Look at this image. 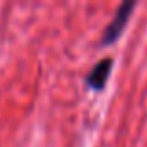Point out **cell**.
<instances>
[{
    "instance_id": "7a4b0ae2",
    "label": "cell",
    "mask_w": 147,
    "mask_h": 147,
    "mask_svg": "<svg viewBox=\"0 0 147 147\" xmlns=\"http://www.w3.org/2000/svg\"><path fill=\"white\" fill-rule=\"evenodd\" d=\"M112 65H114L112 58H102L100 61H97V63L93 65V69L90 71V75L86 76L88 88H91V90H102L106 80H108V76H110Z\"/></svg>"
},
{
    "instance_id": "6da1fadb",
    "label": "cell",
    "mask_w": 147,
    "mask_h": 147,
    "mask_svg": "<svg viewBox=\"0 0 147 147\" xmlns=\"http://www.w3.org/2000/svg\"><path fill=\"white\" fill-rule=\"evenodd\" d=\"M134 7H136V2H123L121 6L117 7L114 19L110 21V24H108L106 28H104V32H102L100 45H112L119 36H121V32H123V28H125V24L129 22L130 13H132Z\"/></svg>"
}]
</instances>
